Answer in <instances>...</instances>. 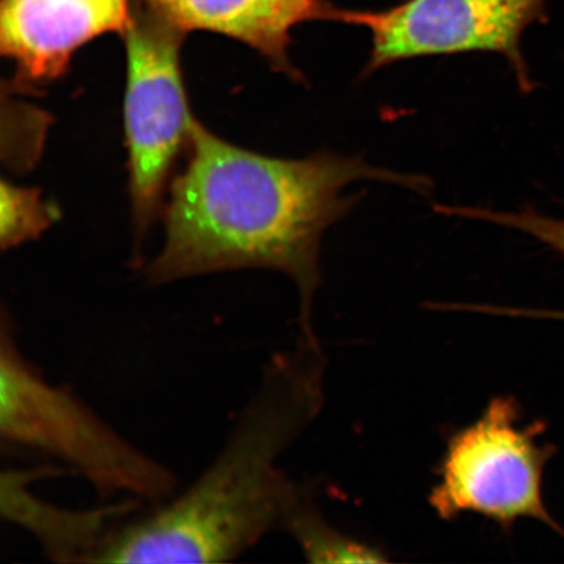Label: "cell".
Listing matches in <instances>:
<instances>
[{
  "mask_svg": "<svg viewBox=\"0 0 564 564\" xmlns=\"http://www.w3.org/2000/svg\"><path fill=\"white\" fill-rule=\"evenodd\" d=\"M132 7V0H2L0 51L15 65L12 87L32 91L59 80L80 47L123 34Z\"/></svg>",
  "mask_w": 564,
  "mask_h": 564,
  "instance_id": "obj_7",
  "label": "cell"
},
{
  "mask_svg": "<svg viewBox=\"0 0 564 564\" xmlns=\"http://www.w3.org/2000/svg\"><path fill=\"white\" fill-rule=\"evenodd\" d=\"M58 216V209L44 200L41 189L2 182L0 243L3 250L39 238Z\"/></svg>",
  "mask_w": 564,
  "mask_h": 564,
  "instance_id": "obj_10",
  "label": "cell"
},
{
  "mask_svg": "<svg viewBox=\"0 0 564 564\" xmlns=\"http://www.w3.org/2000/svg\"><path fill=\"white\" fill-rule=\"evenodd\" d=\"M0 440L59 463L102 502L158 503L181 489L180 478L101 417L74 388L56 384L24 355L13 316L0 322Z\"/></svg>",
  "mask_w": 564,
  "mask_h": 564,
  "instance_id": "obj_3",
  "label": "cell"
},
{
  "mask_svg": "<svg viewBox=\"0 0 564 564\" xmlns=\"http://www.w3.org/2000/svg\"><path fill=\"white\" fill-rule=\"evenodd\" d=\"M319 341L276 352L227 438L186 489L158 503H111L91 563H228L281 531L307 489L280 468L324 403Z\"/></svg>",
  "mask_w": 564,
  "mask_h": 564,
  "instance_id": "obj_2",
  "label": "cell"
},
{
  "mask_svg": "<svg viewBox=\"0 0 564 564\" xmlns=\"http://www.w3.org/2000/svg\"><path fill=\"white\" fill-rule=\"evenodd\" d=\"M281 531L299 545L306 561L315 564L384 563L382 549L345 534L324 519L308 488L289 510Z\"/></svg>",
  "mask_w": 564,
  "mask_h": 564,
  "instance_id": "obj_9",
  "label": "cell"
},
{
  "mask_svg": "<svg viewBox=\"0 0 564 564\" xmlns=\"http://www.w3.org/2000/svg\"><path fill=\"white\" fill-rule=\"evenodd\" d=\"M518 401L490 400L470 425L447 438L438 482L429 505L438 518L456 520L475 513L510 531L520 519H534L561 531L544 499V474L554 448L541 446L544 422L523 426Z\"/></svg>",
  "mask_w": 564,
  "mask_h": 564,
  "instance_id": "obj_5",
  "label": "cell"
},
{
  "mask_svg": "<svg viewBox=\"0 0 564 564\" xmlns=\"http://www.w3.org/2000/svg\"><path fill=\"white\" fill-rule=\"evenodd\" d=\"M183 33L206 31L228 35L253 48L276 73L306 86L289 47L295 26L308 21H347L348 10L329 0H139Z\"/></svg>",
  "mask_w": 564,
  "mask_h": 564,
  "instance_id": "obj_8",
  "label": "cell"
},
{
  "mask_svg": "<svg viewBox=\"0 0 564 564\" xmlns=\"http://www.w3.org/2000/svg\"><path fill=\"white\" fill-rule=\"evenodd\" d=\"M546 0H405L383 11L349 10L347 24L368 28L371 51L361 76L421 56L497 53L523 94L534 82L521 51L528 26L546 21Z\"/></svg>",
  "mask_w": 564,
  "mask_h": 564,
  "instance_id": "obj_6",
  "label": "cell"
},
{
  "mask_svg": "<svg viewBox=\"0 0 564 564\" xmlns=\"http://www.w3.org/2000/svg\"><path fill=\"white\" fill-rule=\"evenodd\" d=\"M357 181L392 183L427 194V176L373 166L328 150L305 159L247 151L194 124L186 164L169 187L165 243L144 272L161 286L204 274L272 270L300 293V336L315 340L313 306L321 285L324 232L358 200Z\"/></svg>",
  "mask_w": 564,
  "mask_h": 564,
  "instance_id": "obj_1",
  "label": "cell"
},
{
  "mask_svg": "<svg viewBox=\"0 0 564 564\" xmlns=\"http://www.w3.org/2000/svg\"><path fill=\"white\" fill-rule=\"evenodd\" d=\"M185 34L140 4H133L122 34L127 167L138 243L164 210L175 166L187 154L197 121L181 65Z\"/></svg>",
  "mask_w": 564,
  "mask_h": 564,
  "instance_id": "obj_4",
  "label": "cell"
},
{
  "mask_svg": "<svg viewBox=\"0 0 564 564\" xmlns=\"http://www.w3.org/2000/svg\"><path fill=\"white\" fill-rule=\"evenodd\" d=\"M443 212L447 216L475 218L519 230L564 258V220L560 218L540 214L531 208L498 212L489 208L446 206Z\"/></svg>",
  "mask_w": 564,
  "mask_h": 564,
  "instance_id": "obj_11",
  "label": "cell"
}]
</instances>
